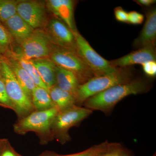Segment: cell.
I'll return each instance as SVG.
<instances>
[{
    "label": "cell",
    "instance_id": "obj_1",
    "mask_svg": "<svg viewBox=\"0 0 156 156\" xmlns=\"http://www.w3.org/2000/svg\"><path fill=\"white\" fill-rule=\"evenodd\" d=\"M150 89L147 81L140 78H134L130 82L111 87L89 98L82 106L92 111H98L108 115L123 98L129 95L146 93Z\"/></svg>",
    "mask_w": 156,
    "mask_h": 156
},
{
    "label": "cell",
    "instance_id": "obj_2",
    "mask_svg": "<svg viewBox=\"0 0 156 156\" xmlns=\"http://www.w3.org/2000/svg\"><path fill=\"white\" fill-rule=\"evenodd\" d=\"M59 110L56 107L44 111H34L26 116L18 120L13 126L14 131L19 135L29 132L35 133L42 145L54 140L51 126Z\"/></svg>",
    "mask_w": 156,
    "mask_h": 156
},
{
    "label": "cell",
    "instance_id": "obj_3",
    "mask_svg": "<svg viewBox=\"0 0 156 156\" xmlns=\"http://www.w3.org/2000/svg\"><path fill=\"white\" fill-rule=\"evenodd\" d=\"M134 79L133 72L128 67L117 68L111 73L94 77L79 86L76 97V105L82 106L89 98L111 87L126 83Z\"/></svg>",
    "mask_w": 156,
    "mask_h": 156
},
{
    "label": "cell",
    "instance_id": "obj_4",
    "mask_svg": "<svg viewBox=\"0 0 156 156\" xmlns=\"http://www.w3.org/2000/svg\"><path fill=\"white\" fill-rule=\"evenodd\" d=\"M49 58L57 66L72 72L80 85L95 77L80 54L75 50L53 45Z\"/></svg>",
    "mask_w": 156,
    "mask_h": 156
},
{
    "label": "cell",
    "instance_id": "obj_5",
    "mask_svg": "<svg viewBox=\"0 0 156 156\" xmlns=\"http://www.w3.org/2000/svg\"><path fill=\"white\" fill-rule=\"evenodd\" d=\"M92 112L93 111L89 109L76 105L58 111L51 126L53 139L61 144L70 141V129L77 126Z\"/></svg>",
    "mask_w": 156,
    "mask_h": 156
},
{
    "label": "cell",
    "instance_id": "obj_6",
    "mask_svg": "<svg viewBox=\"0 0 156 156\" xmlns=\"http://www.w3.org/2000/svg\"><path fill=\"white\" fill-rule=\"evenodd\" d=\"M0 75L4 80L6 92L18 120L35 111L31 100L20 85L11 67L3 56Z\"/></svg>",
    "mask_w": 156,
    "mask_h": 156
},
{
    "label": "cell",
    "instance_id": "obj_7",
    "mask_svg": "<svg viewBox=\"0 0 156 156\" xmlns=\"http://www.w3.org/2000/svg\"><path fill=\"white\" fill-rule=\"evenodd\" d=\"M53 44L50 43L43 29L34 30L28 38L13 53H17L29 60L49 58Z\"/></svg>",
    "mask_w": 156,
    "mask_h": 156
},
{
    "label": "cell",
    "instance_id": "obj_8",
    "mask_svg": "<svg viewBox=\"0 0 156 156\" xmlns=\"http://www.w3.org/2000/svg\"><path fill=\"white\" fill-rule=\"evenodd\" d=\"M79 53L92 70L95 77L104 75L114 71L110 61L105 59L93 49L78 30L73 32Z\"/></svg>",
    "mask_w": 156,
    "mask_h": 156
},
{
    "label": "cell",
    "instance_id": "obj_9",
    "mask_svg": "<svg viewBox=\"0 0 156 156\" xmlns=\"http://www.w3.org/2000/svg\"><path fill=\"white\" fill-rule=\"evenodd\" d=\"M43 29L52 44L79 52L73 32L57 17H49Z\"/></svg>",
    "mask_w": 156,
    "mask_h": 156
},
{
    "label": "cell",
    "instance_id": "obj_10",
    "mask_svg": "<svg viewBox=\"0 0 156 156\" xmlns=\"http://www.w3.org/2000/svg\"><path fill=\"white\" fill-rule=\"evenodd\" d=\"M48 9L45 1H19L17 14L34 30L43 29L48 21Z\"/></svg>",
    "mask_w": 156,
    "mask_h": 156
},
{
    "label": "cell",
    "instance_id": "obj_11",
    "mask_svg": "<svg viewBox=\"0 0 156 156\" xmlns=\"http://www.w3.org/2000/svg\"><path fill=\"white\" fill-rule=\"evenodd\" d=\"M48 11L63 21L73 32L77 30L74 17L75 1L48 0L45 1Z\"/></svg>",
    "mask_w": 156,
    "mask_h": 156
},
{
    "label": "cell",
    "instance_id": "obj_12",
    "mask_svg": "<svg viewBox=\"0 0 156 156\" xmlns=\"http://www.w3.org/2000/svg\"><path fill=\"white\" fill-rule=\"evenodd\" d=\"M155 47L147 46L139 48L128 55L110 61L115 68H125L135 64L142 65L148 61H156Z\"/></svg>",
    "mask_w": 156,
    "mask_h": 156
},
{
    "label": "cell",
    "instance_id": "obj_13",
    "mask_svg": "<svg viewBox=\"0 0 156 156\" xmlns=\"http://www.w3.org/2000/svg\"><path fill=\"white\" fill-rule=\"evenodd\" d=\"M3 23L9 31L14 44L17 46L28 38L34 30L17 14Z\"/></svg>",
    "mask_w": 156,
    "mask_h": 156
},
{
    "label": "cell",
    "instance_id": "obj_14",
    "mask_svg": "<svg viewBox=\"0 0 156 156\" xmlns=\"http://www.w3.org/2000/svg\"><path fill=\"white\" fill-rule=\"evenodd\" d=\"M156 40V9L147 12L144 26L138 37L134 40V46L136 48L147 46L155 47Z\"/></svg>",
    "mask_w": 156,
    "mask_h": 156
},
{
    "label": "cell",
    "instance_id": "obj_15",
    "mask_svg": "<svg viewBox=\"0 0 156 156\" xmlns=\"http://www.w3.org/2000/svg\"><path fill=\"white\" fill-rule=\"evenodd\" d=\"M23 91L31 100L32 93L36 87L34 81L18 61L11 54L4 56Z\"/></svg>",
    "mask_w": 156,
    "mask_h": 156
},
{
    "label": "cell",
    "instance_id": "obj_16",
    "mask_svg": "<svg viewBox=\"0 0 156 156\" xmlns=\"http://www.w3.org/2000/svg\"><path fill=\"white\" fill-rule=\"evenodd\" d=\"M31 60L36 68L42 81L48 89L56 85V65L54 62L48 58Z\"/></svg>",
    "mask_w": 156,
    "mask_h": 156
},
{
    "label": "cell",
    "instance_id": "obj_17",
    "mask_svg": "<svg viewBox=\"0 0 156 156\" xmlns=\"http://www.w3.org/2000/svg\"><path fill=\"white\" fill-rule=\"evenodd\" d=\"M56 81L57 87L71 94L76 100L80 84L72 72L56 66Z\"/></svg>",
    "mask_w": 156,
    "mask_h": 156
},
{
    "label": "cell",
    "instance_id": "obj_18",
    "mask_svg": "<svg viewBox=\"0 0 156 156\" xmlns=\"http://www.w3.org/2000/svg\"><path fill=\"white\" fill-rule=\"evenodd\" d=\"M48 91L51 100L59 111L76 105L75 97L69 92L60 89L56 85L49 88Z\"/></svg>",
    "mask_w": 156,
    "mask_h": 156
},
{
    "label": "cell",
    "instance_id": "obj_19",
    "mask_svg": "<svg viewBox=\"0 0 156 156\" xmlns=\"http://www.w3.org/2000/svg\"><path fill=\"white\" fill-rule=\"evenodd\" d=\"M31 102L35 111H44L56 107L48 89L36 86L32 93Z\"/></svg>",
    "mask_w": 156,
    "mask_h": 156
},
{
    "label": "cell",
    "instance_id": "obj_20",
    "mask_svg": "<svg viewBox=\"0 0 156 156\" xmlns=\"http://www.w3.org/2000/svg\"><path fill=\"white\" fill-rule=\"evenodd\" d=\"M10 54L12 55L18 61L20 66L25 69L32 79L36 86L48 89L42 81L36 68L34 65L31 60L26 59L23 58L21 55L13 52Z\"/></svg>",
    "mask_w": 156,
    "mask_h": 156
},
{
    "label": "cell",
    "instance_id": "obj_21",
    "mask_svg": "<svg viewBox=\"0 0 156 156\" xmlns=\"http://www.w3.org/2000/svg\"><path fill=\"white\" fill-rule=\"evenodd\" d=\"M109 143V142L108 141H105L99 144L92 146L86 150L78 153L61 155L54 152L45 151L38 156H98L106 150Z\"/></svg>",
    "mask_w": 156,
    "mask_h": 156
},
{
    "label": "cell",
    "instance_id": "obj_22",
    "mask_svg": "<svg viewBox=\"0 0 156 156\" xmlns=\"http://www.w3.org/2000/svg\"><path fill=\"white\" fill-rule=\"evenodd\" d=\"M14 44L9 31L0 20V54L7 56L13 52Z\"/></svg>",
    "mask_w": 156,
    "mask_h": 156
},
{
    "label": "cell",
    "instance_id": "obj_23",
    "mask_svg": "<svg viewBox=\"0 0 156 156\" xmlns=\"http://www.w3.org/2000/svg\"><path fill=\"white\" fill-rule=\"evenodd\" d=\"M19 1L0 0V20L4 23L17 14Z\"/></svg>",
    "mask_w": 156,
    "mask_h": 156
},
{
    "label": "cell",
    "instance_id": "obj_24",
    "mask_svg": "<svg viewBox=\"0 0 156 156\" xmlns=\"http://www.w3.org/2000/svg\"><path fill=\"white\" fill-rule=\"evenodd\" d=\"M98 156H133L131 152L118 143H110L106 150Z\"/></svg>",
    "mask_w": 156,
    "mask_h": 156
},
{
    "label": "cell",
    "instance_id": "obj_25",
    "mask_svg": "<svg viewBox=\"0 0 156 156\" xmlns=\"http://www.w3.org/2000/svg\"><path fill=\"white\" fill-rule=\"evenodd\" d=\"M0 156H23L15 151L9 139L0 138Z\"/></svg>",
    "mask_w": 156,
    "mask_h": 156
},
{
    "label": "cell",
    "instance_id": "obj_26",
    "mask_svg": "<svg viewBox=\"0 0 156 156\" xmlns=\"http://www.w3.org/2000/svg\"><path fill=\"white\" fill-rule=\"evenodd\" d=\"M0 107L13 111V105L6 92L5 86L0 75Z\"/></svg>",
    "mask_w": 156,
    "mask_h": 156
},
{
    "label": "cell",
    "instance_id": "obj_27",
    "mask_svg": "<svg viewBox=\"0 0 156 156\" xmlns=\"http://www.w3.org/2000/svg\"><path fill=\"white\" fill-rule=\"evenodd\" d=\"M144 17L142 14L135 11L128 13V23L132 24H140L143 22Z\"/></svg>",
    "mask_w": 156,
    "mask_h": 156
},
{
    "label": "cell",
    "instance_id": "obj_28",
    "mask_svg": "<svg viewBox=\"0 0 156 156\" xmlns=\"http://www.w3.org/2000/svg\"><path fill=\"white\" fill-rule=\"evenodd\" d=\"M143 70L146 75L154 77L156 75V61H151L142 65Z\"/></svg>",
    "mask_w": 156,
    "mask_h": 156
},
{
    "label": "cell",
    "instance_id": "obj_29",
    "mask_svg": "<svg viewBox=\"0 0 156 156\" xmlns=\"http://www.w3.org/2000/svg\"><path fill=\"white\" fill-rule=\"evenodd\" d=\"M115 17L118 21L128 23V13L121 7H116L114 10Z\"/></svg>",
    "mask_w": 156,
    "mask_h": 156
},
{
    "label": "cell",
    "instance_id": "obj_30",
    "mask_svg": "<svg viewBox=\"0 0 156 156\" xmlns=\"http://www.w3.org/2000/svg\"><path fill=\"white\" fill-rule=\"evenodd\" d=\"M134 2L140 5L149 6L155 3L156 1L155 0H137Z\"/></svg>",
    "mask_w": 156,
    "mask_h": 156
},
{
    "label": "cell",
    "instance_id": "obj_31",
    "mask_svg": "<svg viewBox=\"0 0 156 156\" xmlns=\"http://www.w3.org/2000/svg\"><path fill=\"white\" fill-rule=\"evenodd\" d=\"M2 56L0 54V74H1V70H2Z\"/></svg>",
    "mask_w": 156,
    "mask_h": 156
},
{
    "label": "cell",
    "instance_id": "obj_32",
    "mask_svg": "<svg viewBox=\"0 0 156 156\" xmlns=\"http://www.w3.org/2000/svg\"><path fill=\"white\" fill-rule=\"evenodd\" d=\"M154 156H156V154H155V155H154Z\"/></svg>",
    "mask_w": 156,
    "mask_h": 156
}]
</instances>
